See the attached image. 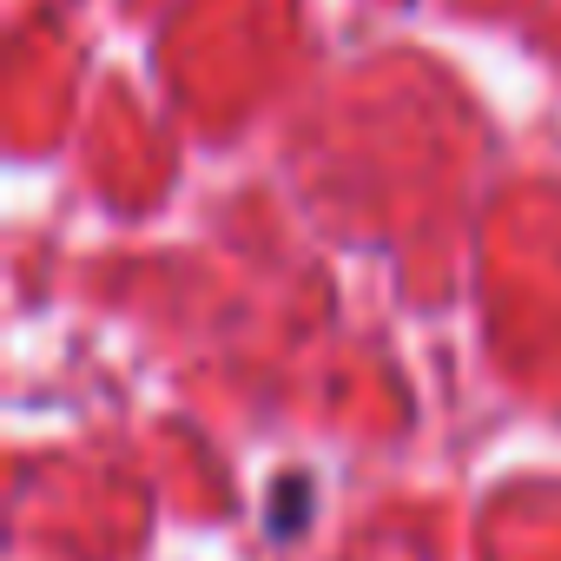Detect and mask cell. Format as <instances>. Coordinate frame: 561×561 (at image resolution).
Listing matches in <instances>:
<instances>
[{"label": "cell", "mask_w": 561, "mask_h": 561, "mask_svg": "<svg viewBox=\"0 0 561 561\" xmlns=\"http://www.w3.org/2000/svg\"><path fill=\"white\" fill-rule=\"evenodd\" d=\"M305 508H311V482H305V476H285V482L271 489L264 528H271V535H298V528H305Z\"/></svg>", "instance_id": "obj_1"}]
</instances>
